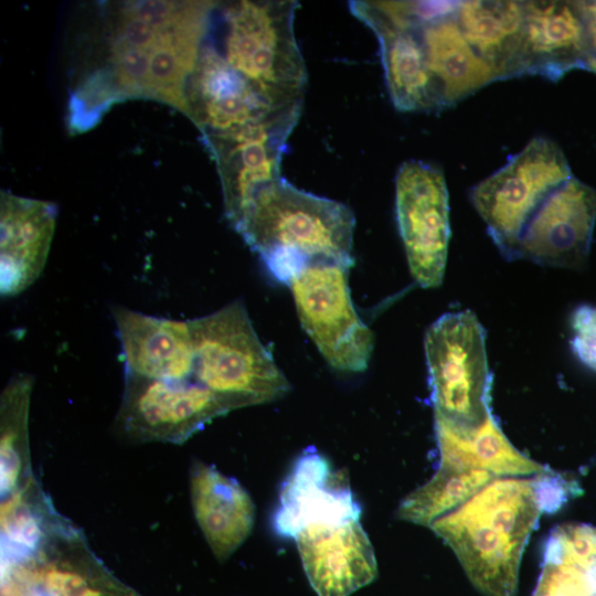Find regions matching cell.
Segmentation results:
<instances>
[{"mask_svg": "<svg viewBox=\"0 0 596 596\" xmlns=\"http://www.w3.org/2000/svg\"><path fill=\"white\" fill-rule=\"evenodd\" d=\"M542 513L533 478L498 477L429 529L486 596H515L523 551Z\"/></svg>", "mask_w": 596, "mask_h": 596, "instance_id": "1", "label": "cell"}, {"mask_svg": "<svg viewBox=\"0 0 596 596\" xmlns=\"http://www.w3.org/2000/svg\"><path fill=\"white\" fill-rule=\"evenodd\" d=\"M354 226L349 206L279 178L258 190L236 232L286 283L313 262L351 267Z\"/></svg>", "mask_w": 596, "mask_h": 596, "instance_id": "2", "label": "cell"}, {"mask_svg": "<svg viewBox=\"0 0 596 596\" xmlns=\"http://www.w3.org/2000/svg\"><path fill=\"white\" fill-rule=\"evenodd\" d=\"M298 7L294 0H243L225 3L220 11L223 51L217 52L278 106L302 103L307 86L294 31Z\"/></svg>", "mask_w": 596, "mask_h": 596, "instance_id": "3", "label": "cell"}, {"mask_svg": "<svg viewBox=\"0 0 596 596\" xmlns=\"http://www.w3.org/2000/svg\"><path fill=\"white\" fill-rule=\"evenodd\" d=\"M188 323L195 382L244 407L274 402L289 392L288 380L257 337L241 299Z\"/></svg>", "mask_w": 596, "mask_h": 596, "instance_id": "4", "label": "cell"}, {"mask_svg": "<svg viewBox=\"0 0 596 596\" xmlns=\"http://www.w3.org/2000/svg\"><path fill=\"white\" fill-rule=\"evenodd\" d=\"M424 348L434 417L459 429L479 427L491 415L492 377L477 317L469 310L443 315L426 331Z\"/></svg>", "mask_w": 596, "mask_h": 596, "instance_id": "5", "label": "cell"}, {"mask_svg": "<svg viewBox=\"0 0 596 596\" xmlns=\"http://www.w3.org/2000/svg\"><path fill=\"white\" fill-rule=\"evenodd\" d=\"M571 177L568 162L558 146L536 137L472 188L471 202L504 256L515 259L529 221L546 196Z\"/></svg>", "mask_w": 596, "mask_h": 596, "instance_id": "6", "label": "cell"}, {"mask_svg": "<svg viewBox=\"0 0 596 596\" xmlns=\"http://www.w3.org/2000/svg\"><path fill=\"white\" fill-rule=\"evenodd\" d=\"M350 268L333 262H313L286 284L302 328L324 360L339 371L362 372L369 365L374 341L354 309Z\"/></svg>", "mask_w": 596, "mask_h": 596, "instance_id": "7", "label": "cell"}, {"mask_svg": "<svg viewBox=\"0 0 596 596\" xmlns=\"http://www.w3.org/2000/svg\"><path fill=\"white\" fill-rule=\"evenodd\" d=\"M244 407L235 398L190 381H167L125 373L115 419L135 443L183 444L212 419Z\"/></svg>", "mask_w": 596, "mask_h": 596, "instance_id": "8", "label": "cell"}, {"mask_svg": "<svg viewBox=\"0 0 596 596\" xmlns=\"http://www.w3.org/2000/svg\"><path fill=\"white\" fill-rule=\"evenodd\" d=\"M301 109L302 103H295L236 130L204 136L217 166L225 214L235 231L258 190L281 178L286 143Z\"/></svg>", "mask_w": 596, "mask_h": 596, "instance_id": "9", "label": "cell"}, {"mask_svg": "<svg viewBox=\"0 0 596 596\" xmlns=\"http://www.w3.org/2000/svg\"><path fill=\"white\" fill-rule=\"evenodd\" d=\"M395 213L412 276L424 288L439 286L450 238L443 172L421 161L404 162L395 180Z\"/></svg>", "mask_w": 596, "mask_h": 596, "instance_id": "10", "label": "cell"}, {"mask_svg": "<svg viewBox=\"0 0 596 596\" xmlns=\"http://www.w3.org/2000/svg\"><path fill=\"white\" fill-rule=\"evenodd\" d=\"M352 14L375 34L386 87L400 111L445 107L429 71L421 26L401 14L391 1L349 2Z\"/></svg>", "mask_w": 596, "mask_h": 596, "instance_id": "11", "label": "cell"}, {"mask_svg": "<svg viewBox=\"0 0 596 596\" xmlns=\"http://www.w3.org/2000/svg\"><path fill=\"white\" fill-rule=\"evenodd\" d=\"M596 222V190L571 177L551 192L525 226L515 258L544 266L581 267Z\"/></svg>", "mask_w": 596, "mask_h": 596, "instance_id": "12", "label": "cell"}, {"mask_svg": "<svg viewBox=\"0 0 596 596\" xmlns=\"http://www.w3.org/2000/svg\"><path fill=\"white\" fill-rule=\"evenodd\" d=\"M185 99L188 116L203 136L236 130L285 107L263 95L211 43L201 46L185 86Z\"/></svg>", "mask_w": 596, "mask_h": 596, "instance_id": "13", "label": "cell"}, {"mask_svg": "<svg viewBox=\"0 0 596 596\" xmlns=\"http://www.w3.org/2000/svg\"><path fill=\"white\" fill-rule=\"evenodd\" d=\"M360 515L347 475L334 469L323 455L307 449L281 486L273 528L281 536L295 539L308 525L341 524Z\"/></svg>", "mask_w": 596, "mask_h": 596, "instance_id": "14", "label": "cell"}, {"mask_svg": "<svg viewBox=\"0 0 596 596\" xmlns=\"http://www.w3.org/2000/svg\"><path fill=\"white\" fill-rule=\"evenodd\" d=\"M28 561L44 596H142L118 579L93 552L84 532L60 513Z\"/></svg>", "mask_w": 596, "mask_h": 596, "instance_id": "15", "label": "cell"}, {"mask_svg": "<svg viewBox=\"0 0 596 596\" xmlns=\"http://www.w3.org/2000/svg\"><path fill=\"white\" fill-rule=\"evenodd\" d=\"M512 76L543 75L552 81L568 71L586 68L590 55L576 2L525 1Z\"/></svg>", "mask_w": 596, "mask_h": 596, "instance_id": "16", "label": "cell"}, {"mask_svg": "<svg viewBox=\"0 0 596 596\" xmlns=\"http://www.w3.org/2000/svg\"><path fill=\"white\" fill-rule=\"evenodd\" d=\"M295 541L307 578L318 596H349L377 575L372 544L359 520L311 524Z\"/></svg>", "mask_w": 596, "mask_h": 596, "instance_id": "17", "label": "cell"}, {"mask_svg": "<svg viewBox=\"0 0 596 596\" xmlns=\"http://www.w3.org/2000/svg\"><path fill=\"white\" fill-rule=\"evenodd\" d=\"M110 309L126 374L193 380L194 353L188 321L158 318L124 306Z\"/></svg>", "mask_w": 596, "mask_h": 596, "instance_id": "18", "label": "cell"}, {"mask_svg": "<svg viewBox=\"0 0 596 596\" xmlns=\"http://www.w3.org/2000/svg\"><path fill=\"white\" fill-rule=\"evenodd\" d=\"M56 206L1 192L0 292L17 296L42 273L53 237Z\"/></svg>", "mask_w": 596, "mask_h": 596, "instance_id": "19", "label": "cell"}, {"mask_svg": "<svg viewBox=\"0 0 596 596\" xmlns=\"http://www.w3.org/2000/svg\"><path fill=\"white\" fill-rule=\"evenodd\" d=\"M190 497L193 514L212 553L225 561L252 532L255 505L251 496L234 478L196 460L190 472Z\"/></svg>", "mask_w": 596, "mask_h": 596, "instance_id": "20", "label": "cell"}, {"mask_svg": "<svg viewBox=\"0 0 596 596\" xmlns=\"http://www.w3.org/2000/svg\"><path fill=\"white\" fill-rule=\"evenodd\" d=\"M455 14L421 26L428 67L445 107L502 78L467 42Z\"/></svg>", "mask_w": 596, "mask_h": 596, "instance_id": "21", "label": "cell"}, {"mask_svg": "<svg viewBox=\"0 0 596 596\" xmlns=\"http://www.w3.org/2000/svg\"><path fill=\"white\" fill-rule=\"evenodd\" d=\"M434 418L440 464L482 469L496 478L531 476L549 469L518 450L492 414L473 429H459Z\"/></svg>", "mask_w": 596, "mask_h": 596, "instance_id": "22", "label": "cell"}, {"mask_svg": "<svg viewBox=\"0 0 596 596\" xmlns=\"http://www.w3.org/2000/svg\"><path fill=\"white\" fill-rule=\"evenodd\" d=\"M532 596H596V526L567 523L550 533Z\"/></svg>", "mask_w": 596, "mask_h": 596, "instance_id": "23", "label": "cell"}, {"mask_svg": "<svg viewBox=\"0 0 596 596\" xmlns=\"http://www.w3.org/2000/svg\"><path fill=\"white\" fill-rule=\"evenodd\" d=\"M524 15L519 1H460L456 21L471 47L502 78L512 76Z\"/></svg>", "mask_w": 596, "mask_h": 596, "instance_id": "24", "label": "cell"}, {"mask_svg": "<svg viewBox=\"0 0 596 596\" xmlns=\"http://www.w3.org/2000/svg\"><path fill=\"white\" fill-rule=\"evenodd\" d=\"M33 376H12L0 396V492L4 498L18 490L31 470L29 411Z\"/></svg>", "mask_w": 596, "mask_h": 596, "instance_id": "25", "label": "cell"}, {"mask_svg": "<svg viewBox=\"0 0 596 596\" xmlns=\"http://www.w3.org/2000/svg\"><path fill=\"white\" fill-rule=\"evenodd\" d=\"M494 478L482 469L439 464L428 481L401 501L396 515L429 528L435 520L462 504Z\"/></svg>", "mask_w": 596, "mask_h": 596, "instance_id": "26", "label": "cell"}, {"mask_svg": "<svg viewBox=\"0 0 596 596\" xmlns=\"http://www.w3.org/2000/svg\"><path fill=\"white\" fill-rule=\"evenodd\" d=\"M57 514L50 497L31 475L18 490L1 498V543L35 553Z\"/></svg>", "mask_w": 596, "mask_h": 596, "instance_id": "27", "label": "cell"}, {"mask_svg": "<svg viewBox=\"0 0 596 596\" xmlns=\"http://www.w3.org/2000/svg\"><path fill=\"white\" fill-rule=\"evenodd\" d=\"M110 65L119 93L149 97L150 51L109 38Z\"/></svg>", "mask_w": 596, "mask_h": 596, "instance_id": "28", "label": "cell"}, {"mask_svg": "<svg viewBox=\"0 0 596 596\" xmlns=\"http://www.w3.org/2000/svg\"><path fill=\"white\" fill-rule=\"evenodd\" d=\"M533 483L542 512H556L583 492L574 478L553 472L550 468L534 475Z\"/></svg>", "mask_w": 596, "mask_h": 596, "instance_id": "29", "label": "cell"}, {"mask_svg": "<svg viewBox=\"0 0 596 596\" xmlns=\"http://www.w3.org/2000/svg\"><path fill=\"white\" fill-rule=\"evenodd\" d=\"M572 345L577 358L596 371V306L577 308L572 319Z\"/></svg>", "mask_w": 596, "mask_h": 596, "instance_id": "30", "label": "cell"}, {"mask_svg": "<svg viewBox=\"0 0 596 596\" xmlns=\"http://www.w3.org/2000/svg\"><path fill=\"white\" fill-rule=\"evenodd\" d=\"M576 4L584 21L590 55L596 56V1H577Z\"/></svg>", "mask_w": 596, "mask_h": 596, "instance_id": "31", "label": "cell"}, {"mask_svg": "<svg viewBox=\"0 0 596 596\" xmlns=\"http://www.w3.org/2000/svg\"><path fill=\"white\" fill-rule=\"evenodd\" d=\"M586 68L596 73V56L595 55H589L586 62Z\"/></svg>", "mask_w": 596, "mask_h": 596, "instance_id": "32", "label": "cell"}]
</instances>
